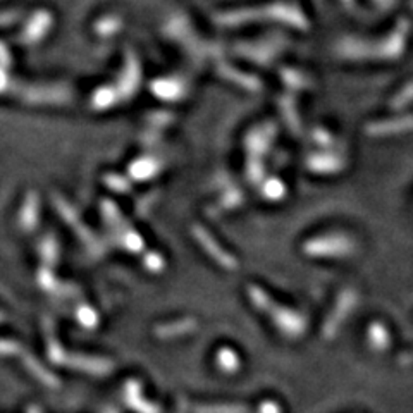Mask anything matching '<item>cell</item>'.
I'll return each instance as SVG.
<instances>
[{
    "label": "cell",
    "mask_w": 413,
    "mask_h": 413,
    "mask_svg": "<svg viewBox=\"0 0 413 413\" xmlns=\"http://www.w3.org/2000/svg\"><path fill=\"white\" fill-rule=\"evenodd\" d=\"M369 133L376 136L408 135V133H413V114L408 112V114H401L396 117L384 119V121L376 122V124H370Z\"/></svg>",
    "instance_id": "cell-1"
},
{
    "label": "cell",
    "mask_w": 413,
    "mask_h": 413,
    "mask_svg": "<svg viewBox=\"0 0 413 413\" xmlns=\"http://www.w3.org/2000/svg\"><path fill=\"white\" fill-rule=\"evenodd\" d=\"M369 339L370 343H372V346L376 349H387L390 348V332H387V329L384 327L381 322H376V324H372L369 327Z\"/></svg>",
    "instance_id": "cell-2"
},
{
    "label": "cell",
    "mask_w": 413,
    "mask_h": 413,
    "mask_svg": "<svg viewBox=\"0 0 413 413\" xmlns=\"http://www.w3.org/2000/svg\"><path fill=\"white\" fill-rule=\"evenodd\" d=\"M413 104V81L408 83L407 86L401 88V92H398V95L394 97V100L391 102V107L394 111H403V108L410 107Z\"/></svg>",
    "instance_id": "cell-3"
},
{
    "label": "cell",
    "mask_w": 413,
    "mask_h": 413,
    "mask_svg": "<svg viewBox=\"0 0 413 413\" xmlns=\"http://www.w3.org/2000/svg\"><path fill=\"white\" fill-rule=\"evenodd\" d=\"M410 362H413V355H412V356H410Z\"/></svg>",
    "instance_id": "cell-4"
}]
</instances>
